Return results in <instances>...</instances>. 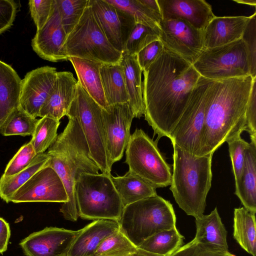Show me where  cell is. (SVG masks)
<instances>
[{"instance_id": "1", "label": "cell", "mask_w": 256, "mask_h": 256, "mask_svg": "<svg viewBox=\"0 0 256 256\" xmlns=\"http://www.w3.org/2000/svg\"><path fill=\"white\" fill-rule=\"evenodd\" d=\"M143 73L145 120L157 140L170 138L200 76L191 64L165 48Z\"/></svg>"}, {"instance_id": "2", "label": "cell", "mask_w": 256, "mask_h": 256, "mask_svg": "<svg viewBox=\"0 0 256 256\" xmlns=\"http://www.w3.org/2000/svg\"><path fill=\"white\" fill-rule=\"evenodd\" d=\"M252 80L250 75L212 80L196 156L214 153L224 142L246 131V112Z\"/></svg>"}, {"instance_id": "3", "label": "cell", "mask_w": 256, "mask_h": 256, "mask_svg": "<svg viewBox=\"0 0 256 256\" xmlns=\"http://www.w3.org/2000/svg\"><path fill=\"white\" fill-rule=\"evenodd\" d=\"M50 156L48 166L58 174L66 192L68 201L63 203L60 212L64 218L76 221L78 216L74 186L83 172L97 174L98 167L92 158L88 146L78 122L69 118L64 130L46 152Z\"/></svg>"}, {"instance_id": "4", "label": "cell", "mask_w": 256, "mask_h": 256, "mask_svg": "<svg viewBox=\"0 0 256 256\" xmlns=\"http://www.w3.org/2000/svg\"><path fill=\"white\" fill-rule=\"evenodd\" d=\"M173 169L170 190L179 206L188 216L204 214L211 187L214 153L196 156L172 142Z\"/></svg>"}, {"instance_id": "5", "label": "cell", "mask_w": 256, "mask_h": 256, "mask_svg": "<svg viewBox=\"0 0 256 256\" xmlns=\"http://www.w3.org/2000/svg\"><path fill=\"white\" fill-rule=\"evenodd\" d=\"M176 224L172 205L156 194L124 206L119 230L138 248L148 238L176 228Z\"/></svg>"}, {"instance_id": "6", "label": "cell", "mask_w": 256, "mask_h": 256, "mask_svg": "<svg viewBox=\"0 0 256 256\" xmlns=\"http://www.w3.org/2000/svg\"><path fill=\"white\" fill-rule=\"evenodd\" d=\"M78 216L85 220H110L119 222L124 206L112 175L83 172L74 186Z\"/></svg>"}, {"instance_id": "7", "label": "cell", "mask_w": 256, "mask_h": 256, "mask_svg": "<svg viewBox=\"0 0 256 256\" xmlns=\"http://www.w3.org/2000/svg\"><path fill=\"white\" fill-rule=\"evenodd\" d=\"M64 49L68 58L102 64H120L122 54L108 41L88 2L80 20L67 36Z\"/></svg>"}, {"instance_id": "8", "label": "cell", "mask_w": 256, "mask_h": 256, "mask_svg": "<svg viewBox=\"0 0 256 256\" xmlns=\"http://www.w3.org/2000/svg\"><path fill=\"white\" fill-rule=\"evenodd\" d=\"M102 109L77 81L75 96L66 116L76 120L92 158L102 173L110 175L112 166L106 150Z\"/></svg>"}, {"instance_id": "9", "label": "cell", "mask_w": 256, "mask_h": 256, "mask_svg": "<svg viewBox=\"0 0 256 256\" xmlns=\"http://www.w3.org/2000/svg\"><path fill=\"white\" fill-rule=\"evenodd\" d=\"M158 140L136 128L126 148L125 162L129 171L156 188L170 186L172 177L170 166L158 148Z\"/></svg>"}, {"instance_id": "10", "label": "cell", "mask_w": 256, "mask_h": 256, "mask_svg": "<svg viewBox=\"0 0 256 256\" xmlns=\"http://www.w3.org/2000/svg\"><path fill=\"white\" fill-rule=\"evenodd\" d=\"M192 65L200 76L214 80L250 75L248 51L241 38L206 48Z\"/></svg>"}, {"instance_id": "11", "label": "cell", "mask_w": 256, "mask_h": 256, "mask_svg": "<svg viewBox=\"0 0 256 256\" xmlns=\"http://www.w3.org/2000/svg\"><path fill=\"white\" fill-rule=\"evenodd\" d=\"M212 80L200 76L170 139L182 150L196 156L203 129L208 91Z\"/></svg>"}, {"instance_id": "12", "label": "cell", "mask_w": 256, "mask_h": 256, "mask_svg": "<svg viewBox=\"0 0 256 256\" xmlns=\"http://www.w3.org/2000/svg\"><path fill=\"white\" fill-rule=\"evenodd\" d=\"M160 40L164 48L192 64L206 49L204 30L180 18L162 20Z\"/></svg>"}, {"instance_id": "13", "label": "cell", "mask_w": 256, "mask_h": 256, "mask_svg": "<svg viewBox=\"0 0 256 256\" xmlns=\"http://www.w3.org/2000/svg\"><path fill=\"white\" fill-rule=\"evenodd\" d=\"M68 201V194L62 180L48 165L36 172L9 200V202L14 203H65Z\"/></svg>"}, {"instance_id": "14", "label": "cell", "mask_w": 256, "mask_h": 256, "mask_svg": "<svg viewBox=\"0 0 256 256\" xmlns=\"http://www.w3.org/2000/svg\"><path fill=\"white\" fill-rule=\"evenodd\" d=\"M102 116L106 150L112 166L123 156L134 115L128 102L108 106L106 110L102 109Z\"/></svg>"}, {"instance_id": "15", "label": "cell", "mask_w": 256, "mask_h": 256, "mask_svg": "<svg viewBox=\"0 0 256 256\" xmlns=\"http://www.w3.org/2000/svg\"><path fill=\"white\" fill-rule=\"evenodd\" d=\"M88 2L108 41L122 54L136 24L134 17L105 0H88Z\"/></svg>"}, {"instance_id": "16", "label": "cell", "mask_w": 256, "mask_h": 256, "mask_svg": "<svg viewBox=\"0 0 256 256\" xmlns=\"http://www.w3.org/2000/svg\"><path fill=\"white\" fill-rule=\"evenodd\" d=\"M80 230L46 227L34 232L20 243L26 256H68Z\"/></svg>"}, {"instance_id": "17", "label": "cell", "mask_w": 256, "mask_h": 256, "mask_svg": "<svg viewBox=\"0 0 256 256\" xmlns=\"http://www.w3.org/2000/svg\"><path fill=\"white\" fill-rule=\"evenodd\" d=\"M57 72L56 68L46 66L27 72L22 80L20 108L33 118L39 116L53 88Z\"/></svg>"}, {"instance_id": "18", "label": "cell", "mask_w": 256, "mask_h": 256, "mask_svg": "<svg viewBox=\"0 0 256 256\" xmlns=\"http://www.w3.org/2000/svg\"><path fill=\"white\" fill-rule=\"evenodd\" d=\"M67 36L62 25L54 0L52 12L46 24L32 40L33 50L41 58L52 62L68 60L64 45Z\"/></svg>"}, {"instance_id": "19", "label": "cell", "mask_w": 256, "mask_h": 256, "mask_svg": "<svg viewBox=\"0 0 256 256\" xmlns=\"http://www.w3.org/2000/svg\"><path fill=\"white\" fill-rule=\"evenodd\" d=\"M162 20L180 18L195 28L204 30L215 16L211 6L204 0H157Z\"/></svg>"}, {"instance_id": "20", "label": "cell", "mask_w": 256, "mask_h": 256, "mask_svg": "<svg viewBox=\"0 0 256 256\" xmlns=\"http://www.w3.org/2000/svg\"><path fill=\"white\" fill-rule=\"evenodd\" d=\"M77 80L70 72H57L50 94L39 114L60 120L67 114L75 96Z\"/></svg>"}, {"instance_id": "21", "label": "cell", "mask_w": 256, "mask_h": 256, "mask_svg": "<svg viewBox=\"0 0 256 256\" xmlns=\"http://www.w3.org/2000/svg\"><path fill=\"white\" fill-rule=\"evenodd\" d=\"M119 229L117 221L94 220L80 230L68 256H93L101 243Z\"/></svg>"}, {"instance_id": "22", "label": "cell", "mask_w": 256, "mask_h": 256, "mask_svg": "<svg viewBox=\"0 0 256 256\" xmlns=\"http://www.w3.org/2000/svg\"><path fill=\"white\" fill-rule=\"evenodd\" d=\"M250 18L215 16L204 30L206 48L222 46L240 39Z\"/></svg>"}, {"instance_id": "23", "label": "cell", "mask_w": 256, "mask_h": 256, "mask_svg": "<svg viewBox=\"0 0 256 256\" xmlns=\"http://www.w3.org/2000/svg\"><path fill=\"white\" fill-rule=\"evenodd\" d=\"M22 79L9 64L0 60V128L20 108Z\"/></svg>"}, {"instance_id": "24", "label": "cell", "mask_w": 256, "mask_h": 256, "mask_svg": "<svg viewBox=\"0 0 256 256\" xmlns=\"http://www.w3.org/2000/svg\"><path fill=\"white\" fill-rule=\"evenodd\" d=\"M234 194L246 209L256 214V142L250 141L246 150L242 174L235 183Z\"/></svg>"}, {"instance_id": "25", "label": "cell", "mask_w": 256, "mask_h": 256, "mask_svg": "<svg viewBox=\"0 0 256 256\" xmlns=\"http://www.w3.org/2000/svg\"><path fill=\"white\" fill-rule=\"evenodd\" d=\"M195 222L196 234L194 240L196 242L229 252L227 232L216 208L208 215L202 214L195 218Z\"/></svg>"}, {"instance_id": "26", "label": "cell", "mask_w": 256, "mask_h": 256, "mask_svg": "<svg viewBox=\"0 0 256 256\" xmlns=\"http://www.w3.org/2000/svg\"><path fill=\"white\" fill-rule=\"evenodd\" d=\"M75 70L78 82L87 93L105 110L108 106L106 101L100 73L102 64L76 58H68Z\"/></svg>"}, {"instance_id": "27", "label": "cell", "mask_w": 256, "mask_h": 256, "mask_svg": "<svg viewBox=\"0 0 256 256\" xmlns=\"http://www.w3.org/2000/svg\"><path fill=\"white\" fill-rule=\"evenodd\" d=\"M120 64L124 70L129 104L134 118H140L144 114L145 108L142 82V71L138 62L136 54L130 55L122 53Z\"/></svg>"}, {"instance_id": "28", "label": "cell", "mask_w": 256, "mask_h": 256, "mask_svg": "<svg viewBox=\"0 0 256 256\" xmlns=\"http://www.w3.org/2000/svg\"><path fill=\"white\" fill-rule=\"evenodd\" d=\"M99 70L108 106L128 102L124 70L121 64H101Z\"/></svg>"}, {"instance_id": "29", "label": "cell", "mask_w": 256, "mask_h": 256, "mask_svg": "<svg viewBox=\"0 0 256 256\" xmlns=\"http://www.w3.org/2000/svg\"><path fill=\"white\" fill-rule=\"evenodd\" d=\"M112 180L124 207L157 194L156 188L129 170L122 176H112Z\"/></svg>"}, {"instance_id": "30", "label": "cell", "mask_w": 256, "mask_h": 256, "mask_svg": "<svg viewBox=\"0 0 256 256\" xmlns=\"http://www.w3.org/2000/svg\"><path fill=\"white\" fill-rule=\"evenodd\" d=\"M234 238L247 252L256 255L255 214L244 207L236 208L234 215Z\"/></svg>"}, {"instance_id": "31", "label": "cell", "mask_w": 256, "mask_h": 256, "mask_svg": "<svg viewBox=\"0 0 256 256\" xmlns=\"http://www.w3.org/2000/svg\"><path fill=\"white\" fill-rule=\"evenodd\" d=\"M50 156L47 152L37 154L26 168L11 176L0 178V198L9 202L10 198L36 172L48 165Z\"/></svg>"}, {"instance_id": "32", "label": "cell", "mask_w": 256, "mask_h": 256, "mask_svg": "<svg viewBox=\"0 0 256 256\" xmlns=\"http://www.w3.org/2000/svg\"><path fill=\"white\" fill-rule=\"evenodd\" d=\"M183 238L176 227L152 235L138 248L160 256H170L182 246Z\"/></svg>"}, {"instance_id": "33", "label": "cell", "mask_w": 256, "mask_h": 256, "mask_svg": "<svg viewBox=\"0 0 256 256\" xmlns=\"http://www.w3.org/2000/svg\"><path fill=\"white\" fill-rule=\"evenodd\" d=\"M38 121L19 108L8 116L0 128V133L4 136H32Z\"/></svg>"}, {"instance_id": "34", "label": "cell", "mask_w": 256, "mask_h": 256, "mask_svg": "<svg viewBox=\"0 0 256 256\" xmlns=\"http://www.w3.org/2000/svg\"><path fill=\"white\" fill-rule=\"evenodd\" d=\"M60 124V120L46 116L38 119L30 140L36 154L45 152L54 142Z\"/></svg>"}, {"instance_id": "35", "label": "cell", "mask_w": 256, "mask_h": 256, "mask_svg": "<svg viewBox=\"0 0 256 256\" xmlns=\"http://www.w3.org/2000/svg\"><path fill=\"white\" fill-rule=\"evenodd\" d=\"M107 2L132 16L136 24L152 28H160L162 20L156 16L140 0H105Z\"/></svg>"}, {"instance_id": "36", "label": "cell", "mask_w": 256, "mask_h": 256, "mask_svg": "<svg viewBox=\"0 0 256 256\" xmlns=\"http://www.w3.org/2000/svg\"><path fill=\"white\" fill-rule=\"evenodd\" d=\"M138 249L119 230L106 238L93 256H126L136 252Z\"/></svg>"}, {"instance_id": "37", "label": "cell", "mask_w": 256, "mask_h": 256, "mask_svg": "<svg viewBox=\"0 0 256 256\" xmlns=\"http://www.w3.org/2000/svg\"><path fill=\"white\" fill-rule=\"evenodd\" d=\"M160 32V28H152L136 24L126 41L122 53L130 55L137 54L148 44L159 40Z\"/></svg>"}, {"instance_id": "38", "label": "cell", "mask_w": 256, "mask_h": 256, "mask_svg": "<svg viewBox=\"0 0 256 256\" xmlns=\"http://www.w3.org/2000/svg\"><path fill=\"white\" fill-rule=\"evenodd\" d=\"M62 25L67 36L81 18L88 0H55Z\"/></svg>"}, {"instance_id": "39", "label": "cell", "mask_w": 256, "mask_h": 256, "mask_svg": "<svg viewBox=\"0 0 256 256\" xmlns=\"http://www.w3.org/2000/svg\"><path fill=\"white\" fill-rule=\"evenodd\" d=\"M36 155L30 142L23 145L8 164L1 178L11 176L22 170Z\"/></svg>"}, {"instance_id": "40", "label": "cell", "mask_w": 256, "mask_h": 256, "mask_svg": "<svg viewBox=\"0 0 256 256\" xmlns=\"http://www.w3.org/2000/svg\"><path fill=\"white\" fill-rule=\"evenodd\" d=\"M230 158L235 183L240 180L244 161L245 152L249 143L238 135L226 142Z\"/></svg>"}, {"instance_id": "41", "label": "cell", "mask_w": 256, "mask_h": 256, "mask_svg": "<svg viewBox=\"0 0 256 256\" xmlns=\"http://www.w3.org/2000/svg\"><path fill=\"white\" fill-rule=\"evenodd\" d=\"M241 39L245 43L248 54L250 76L256 78V12L250 16Z\"/></svg>"}, {"instance_id": "42", "label": "cell", "mask_w": 256, "mask_h": 256, "mask_svg": "<svg viewBox=\"0 0 256 256\" xmlns=\"http://www.w3.org/2000/svg\"><path fill=\"white\" fill-rule=\"evenodd\" d=\"M170 256H234L212 246L201 244L194 240L181 246Z\"/></svg>"}, {"instance_id": "43", "label": "cell", "mask_w": 256, "mask_h": 256, "mask_svg": "<svg viewBox=\"0 0 256 256\" xmlns=\"http://www.w3.org/2000/svg\"><path fill=\"white\" fill-rule=\"evenodd\" d=\"M54 0H30L28 2L30 13L36 27L40 30L50 18L54 7Z\"/></svg>"}, {"instance_id": "44", "label": "cell", "mask_w": 256, "mask_h": 256, "mask_svg": "<svg viewBox=\"0 0 256 256\" xmlns=\"http://www.w3.org/2000/svg\"><path fill=\"white\" fill-rule=\"evenodd\" d=\"M246 131L250 134V140L256 142V78H253L246 104Z\"/></svg>"}, {"instance_id": "45", "label": "cell", "mask_w": 256, "mask_h": 256, "mask_svg": "<svg viewBox=\"0 0 256 256\" xmlns=\"http://www.w3.org/2000/svg\"><path fill=\"white\" fill-rule=\"evenodd\" d=\"M164 48V46L159 40L148 44L136 54L138 62L142 72L154 62Z\"/></svg>"}, {"instance_id": "46", "label": "cell", "mask_w": 256, "mask_h": 256, "mask_svg": "<svg viewBox=\"0 0 256 256\" xmlns=\"http://www.w3.org/2000/svg\"><path fill=\"white\" fill-rule=\"evenodd\" d=\"M18 6L13 0H0V35L12 25Z\"/></svg>"}, {"instance_id": "47", "label": "cell", "mask_w": 256, "mask_h": 256, "mask_svg": "<svg viewBox=\"0 0 256 256\" xmlns=\"http://www.w3.org/2000/svg\"><path fill=\"white\" fill-rule=\"evenodd\" d=\"M10 236L8 224L0 217V254H2L7 250Z\"/></svg>"}, {"instance_id": "48", "label": "cell", "mask_w": 256, "mask_h": 256, "mask_svg": "<svg viewBox=\"0 0 256 256\" xmlns=\"http://www.w3.org/2000/svg\"><path fill=\"white\" fill-rule=\"evenodd\" d=\"M140 1L156 16L162 20L160 8L157 0H140Z\"/></svg>"}, {"instance_id": "49", "label": "cell", "mask_w": 256, "mask_h": 256, "mask_svg": "<svg viewBox=\"0 0 256 256\" xmlns=\"http://www.w3.org/2000/svg\"><path fill=\"white\" fill-rule=\"evenodd\" d=\"M162 256L152 254V253L146 252V250H142V249L138 248V250L136 252H135L132 254L128 255V256Z\"/></svg>"}, {"instance_id": "50", "label": "cell", "mask_w": 256, "mask_h": 256, "mask_svg": "<svg viewBox=\"0 0 256 256\" xmlns=\"http://www.w3.org/2000/svg\"><path fill=\"white\" fill-rule=\"evenodd\" d=\"M234 2L241 4H244L250 6H256V0H233Z\"/></svg>"}]
</instances>
